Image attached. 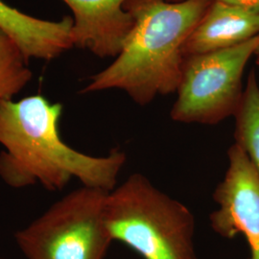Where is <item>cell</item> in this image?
Wrapping results in <instances>:
<instances>
[{
  "mask_svg": "<svg viewBox=\"0 0 259 259\" xmlns=\"http://www.w3.org/2000/svg\"><path fill=\"white\" fill-rule=\"evenodd\" d=\"M63 110L39 94L0 104V179L17 189L40 185L58 191L75 178L110 192L126 163L125 153L113 149L106 157H93L68 146L59 132Z\"/></svg>",
  "mask_w": 259,
  "mask_h": 259,
  "instance_id": "6da1fadb",
  "label": "cell"
},
{
  "mask_svg": "<svg viewBox=\"0 0 259 259\" xmlns=\"http://www.w3.org/2000/svg\"><path fill=\"white\" fill-rule=\"evenodd\" d=\"M213 0H127L134 26L111 65L93 75L82 93L120 90L146 106L158 95L176 93L181 82L186 38Z\"/></svg>",
  "mask_w": 259,
  "mask_h": 259,
  "instance_id": "7a4b0ae2",
  "label": "cell"
},
{
  "mask_svg": "<svg viewBox=\"0 0 259 259\" xmlns=\"http://www.w3.org/2000/svg\"><path fill=\"white\" fill-rule=\"evenodd\" d=\"M105 220L112 240L144 259H198L195 217L148 178L135 173L107 193Z\"/></svg>",
  "mask_w": 259,
  "mask_h": 259,
  "instance_id": "3957f363",
  "label": "cell"
},
{
  "mask_svg": "<svg viewBox=\"0 0 259 259\" xmlns=\"http://www.w3.org/2000/svg\"><path fill=\"white\" fill-rule=\"evenodd\" d=\"M106 191L82 186L15 233L27 259H104L112 238L105 220Z\"/></svg>",
  "mask_w": 259,
  "mask_h": 259,
  "instance_id": "277c9868",
  "label": "cell"
},
{
  "mask_svg": "<svg viewBox=\"0 0 259 259\" xmlns=\"http://www.w3.org/2000/svg\"><path fill=\"white\" fill-rule=\"evenodd\" d=\"M258 45L257 36L228 49L185 58L171 119L217 125L234 116L244 93L245 67Z\"/></svg>",
  "mask_w": 259,
  "mask_h": 259,
  "instance_id": "5b68a950",
  "label": "cell"
},
{
  "mask_svg": "<svg viewBox=\"0 0 259 259\" xmlns=\"http://www.w3.org/2000/svg\"><path fill=\"white\" fill-rule=\"evenodd\" d=\"M229 167L216 186L218 209L209 216L213 231L232 239L242 234L250 247L249 259H259V175L235 143L228 151Z\"/></svg>",
  "mask_w": 259,
  "mask_h": 259,
  "instance_id": "8992f818",
  "label": "cell"
},
{
  "mask_svg": "<svg viewBox=\"0 0 259 259\" xmlns=\"http://www.w3.org/2000/svg\"><path fill=\"white\" fill-rule=\"evenodd\" d=\"M73 13L74 47L94 55L116 57L134 26L127 0H63Z\"/></svg>",
  "mask_w": 259,
  "mask_h": 259,
  "instance_id": "52a82bcc",
  "label": "cell"
},
{
  "mask_svg": "<svg viewBox=\"0 0 259 259\" xmlns=\"http://www.w3.org/2000/svg\"><path fill=\"white\" fill-rule=\"evenodd\" d=\"M259 35V13L213 0L185 40L183 54L201 55L228 49Z\"/></svg>",
  "mask_w": 259,
  "mask_h": 259,
  "instance_id": "ba28073f",
  "label": "cell"
},
{
  "mask_svg": "<svg viewBox=\"0 0 259 259\" xmlns=\"http://www.w3.org/2000/svg\"><path fill=\"white\" fill-rule=\"evenodd\" d=\"M0 29L31 58L50 61L74 47L73 18L58 21L37 19L0 0Z\"/></svg>",
  "mask_w": 259,
  "mask_h": 259,
  "instance_id": "9c48e42d",
  "label": "cell"
},
{
  "mask_svg": "<svg viewBox=\"0 0 259 259\" xmlns=\"http://www.w3.org/2000/svg\"><path fill=\"white\" fill-rule=\"evenodd\" d=\"M234 118V143L243 150L259 175V84L254 71L249 74Z\"/></svg>",
  "mask_w": 259,
  "mask_h": 259,
  "instance_id": "30bf717a",
  "label": "cell"
},
{
  "mask_svg": "<svg viewBox=\"0 0 259 259\" xmlns=\"http://www.w3.org/2000/svg\"><path fill=\"white\" fill-rule=\"evenodd\" d=\"M32 77L29 59L19 45L0 29V104L13 100Z\"/></svg>",
  "mask_w": 259,
  "mask_h": 259,
  "instance_id": "8fae6325",
  "label": "cell"
},
{
  "mask_svg": "<svg viewBox=\"0 0 259 259\" xmlns=\"http://www.w3.org/2000/svg\"><path fill=\"white\" fill-rule=\"evenodd\" d=\"M243 9L259 13V0H219Z\"/></svg>",
  "mask_w": 259,
  "mask_h": 259,
  "instance_id": "7c38bea8",
  "label": "cell"
},
{
  "mask_svg": "<svg viewBox=\"0 0 259 259\" xmlns=\"http://www.w3.org/2000/svg\"><path fill=\"white\" fill-rule=\"evenodd\" d=\"M167 2H170V3H181V2H185V1H188V0H165Z\"/></svg>",
  "mask_w": 259,
  "mask_h": 259,
  "instance_id": "4fadbf2b",
  "label": "cell"
},
{
  "mask_svg": "<svg viewBox=\"0 0 259 259\" xmlns=\"http://www.w3.org/2000/svg\"><path fill=\"white\" fill-rule=\"evenodd\" d=\"M258 37H259V35H258ZM255 55H256V56L259 55V45H258V48H257V51H256V54H255Z\"/></svg>",
  "mask_w": 259,
  "mask_h": 259,
  "instance_id": "5bb4252c",
  "label": "cell"
},
{
  "mask_svg": "<svg viewBox=\"0 0 259 259\" xmlns=\"http://www.w3.org/2000/svg\"><path fill=\"white\" fill-rule=\"evenodd\" d=\"M256 62H257V65H259V55L257 56V59H256Z\"/></svg>",
  "mask_w": 259,
  "mask_h": 259,
  "instance_id": "9a60e30c",
  "label": "cell"
},
{
  "mask_svg": "<svg viewBox=\"0 0 259 259\" xmlns=\"http://www.w3.org/2000/svg\"><path fill=\"white\" fill-rule=\"evenodd\" d=\"M0 259H2V258H0Z\"/></svg>",
  "mask_w": 259,
  "mask_h": 259,
  "instance_id": "2e32d148",
  "label": "cell"
}]
</instances>
